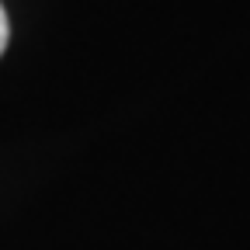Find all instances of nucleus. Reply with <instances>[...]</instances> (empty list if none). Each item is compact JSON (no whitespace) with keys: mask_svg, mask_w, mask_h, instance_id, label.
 <instances>
[{"mask_svg":"<svg viewBox=\"0 0 250 250\" xmlns=\"http://www.w3.org/2000/svg\"><path fill=\"white\" fill-rule=\"evenodd\" d=\"M7 42H11V21H7V11H4V4H0V56H4Z\"/></svg>","mask_w":250,"mask_h":250,"instance_id":"nucleus-1","label":"nucleus"}]
</instances>
